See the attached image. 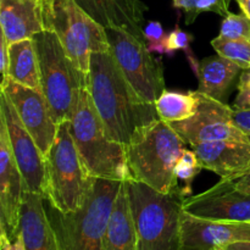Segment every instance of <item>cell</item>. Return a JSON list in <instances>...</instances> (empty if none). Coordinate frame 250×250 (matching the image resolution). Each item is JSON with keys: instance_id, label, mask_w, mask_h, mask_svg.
I'll use <instances>...</instances> for the list:
<instances>
[{"instance_id": "27", "label": "cell", "mask_w": 250, "mask_h": 250, "mask_svg": "<svg viewBox=\"0 0 250 250\" xmlns=\"http://www.w3.org/2000/svg\"><path fill=\"white\" fill-rule=\"evenodd\" d=\"M193 41H194L193 34H190L189 32L183 31V29H181V27L178 24H176L175 28L171 32H168L167 34V56H173L176 51L182 50L186 54V56H187V60L189 62V66L192 67L193 72L197 75L200 62L197 60L194 54L190 50V43Z\"/></svg>"}, {"instance_id": "8", "label": "cell", "mask_w": 250, "mask_h": 250, "mask_svg": "<svg viewBox=\"0 0 250 250\" xmlns=\"http://www.w3.org/2000/svg\"><path fill=\"white\" fill-rule=\"evenodd\" d=\"M94 182L95 177L83 165L68 122L61 124L45 156L43 199L62 212L76 211L84 204Z\"/></svg>"}, {"instance_id": "37", "label": "cell", "mask_w": 250, "mask_h": 250, "mask_svg": "<svg viewBox=\"0 0 250 250\" xmlns=\"http://www.w3.org/2000/svg\"><path fill=\"white\" fill-rule=\"evenodd\" d=\"M242 14L250 20V0H236Z\"/></svg>"}, {"instance_id": "25", "label": "cell", "mask_w": 250, "mask_h": 250, "mask_svg": "<svg viewBox=\"0 0 250 250\" xmlns=\"http://www.w3.org/2000/svg\"><path fill=\"white\" fill-rule=\"evenodd\" d=\"M211 45L217 55L229 59L243 70L250 68V42L231 41L216 37L211 41Z\"/></svg>"}, {"instance_id": "22", "label": "cell", "mask_w": 250, "mask_h": 250, "mask_svg": "<svg viewBox=\"0 0 250 250\" xmlns=\"http://www.w3.org/2000/svg\"><path fill=\"white\" fill-rule=\"evenodd\" d=\"M7 76L10 80L24 87L43 93L38 56L33 39H24L10 44Z\"/></svg>"}, {"instance_id": "6", "label": "cell", "mask_w": 250, "mask_h": 250, "mask_svg": "<svg viewBox=\"0 0 250 250\" xmlns=\"http://www.w3.org/2000/svg\"><path fill=\"white\" fill-rule=\"evenodd\" d=\"M33 42L43 94L50 105L56 125L60 126L72 117L81 94L89 87V75L72 62L53 32H39L33 37Z\"/></svg>"}, {"instance_id": "14", "label": "cell", "mask_w": 250, "mask_h": 250, "mask_svg": "<svg viewBox=\"0 0 250 250\" xmlns=\"http://www.w3.org/2000/svg\"><path fill=\"white\" fill-rule=\"evenodd\" d=\"M24 182L0 116V236L15 241L20 234Z\"/></svg>"}, {"instance_id": "4", "label": "cell", "mask_w": 250, "mask_h": 250, "mask_svg": "<svg viewBox=\"0 0 250 250\" xmlns=\"http://www.w3.org/2000/svg\"><path fill=\"white\" fill-rule=\"evenodd\" d=\"M139 250H178L183 200L180 187L161 193L146 183L126 181Z\"/></svg>"}, {"instance_id": "11", "label": "cell", "mask_w": 250, "mask_h": 250, "mask_svg": "<svg viewBox=\"0 0 250 250\" xmlns=\"http://www.w3.org/2000/svg\"><path fill=\"white\" fill-rule=\"evenodd\" d=\"M0 116L4 119L6 125L10 146L23 177L24 190L36 193L44 198L45 158L34 142L33 137L23 126L12 103L4 93L0 95Z\"/></svg>"}, {"instance_id": "29", "label": "cell", "mask_w": 250, "mask_h": 250, "mask_svg": "<svg viewBox=\"0 0 250 250\" xmlns=\"http://www.w3.org/2000/svg\"><path fill=\"white\" fill-rule=\"evenodd\" d=\"M167 34L159 21H149L143 28V39L151 53L168 55Z\"/></svg>"}, {"instance_id": "20", "label": "cell", "mask_w": 250, "mask_h": 250, "mask_svg": "<svg viewBox=\"0 0 250 250\" xmlns=\"http://www.w3.org/2000/svg\"><path fill=\"white\" fill-rule=\"evenodd\" d=\"M105 250H139L126 181L120 186L104 239Z\"/></svg>"}, {"instance_id": "3", "label": "cell", "mask_w": 250, "mask_h": 250, "mask_svg": "<svg viewBox=\"0 0 250 250\" xmlns=\"http://www.w3.org/2000/svg\"><path fill=\"white\" fill-rule=\"evenodd\" d=\"M121 183L95 178L84 204L76 211L62 212L44 200L60 250H105V232Z\"/></svg>"}, {"instance_id": "7", "label": "cell", "mask_w": 250, "mask_h": 250, "mask_svg": "<svg viewBox=\"0 0 250 250\" xmlns=\"http://www.w3.org/2000/svg\"><path fill=\"white\" fill-rule=\"evenodd\" d=\"M43 31L53 32L72 62L89 75L93 53L111 50L106 28L75 0H39Z\"/></svg>"}, {"instance_id": "26", "label": "cell", "mask_w": 250, "mask_h": 250, "mask_svg": "<svg viewBox=\"0 0 250 250\" xmlns=\"http://www.w3.org/2000/svg\"><path fill=\"white\" fill-rule=\"evenodd\" d=\"M219 38L250 42V20L243 14L229 12L220 27Z\"/></svg>"}, {"instance_id": "31", "label": "cell", "mask_w": 250, "mask_h": 250, "mask_svg": "<svg viewBox=\"0 0 250 250\" xmlns=\"http://www.w3.org/2000/svg\"><path fill=\"white\" fill-rule=\"evenodd\" d=\"M232 117H233V121L237 125V127L241 128L250 138V110L233 109Z\"/></svg>"}, {"instance_id": "9", "label": "cell", "mask_w": 250, "mask_h": 250, "mask_svg": "<svg viewBox=\"0 0 250 250\" xmlns=\"http://www.w3.org/2000/svg\"><path fill=\"white\" fill-rule=\"evenodd\" d=\"M111 51L124 75L146 102L155 104L165 88L164 67L144 39L119 28H106Z\"/></svg>"}, {"instance_id": "36", "label": "cell", "mask_w": 250, "mask_h": 250, "mask_svg": "<svg viewBox=\"0 0 250 250\" xmlns=\"http://www.w3.org/2000/svg\"><path fill=\"white\" fill-rule=\"evenodd\" d=\"M233 182L234 185L238 188H241V189L246 190V192H250V170L248 172L244 173L243 176L237 178V180H233Z\"/></svg>"}, {"instance_id": "34", "label": "cell", "mask_w": 250, "mask_h": 250, "mask_svg": "<svg viewBox=\"0 0 250 250\" xmlns=\"http://www.w3.org/2000/svg\"><path fill=\"white\" fill-rule=\"evenodd\" d=\"M214 250H250V241H236Z\"/></svg>"}, {"instance_id": "17", "label": "cell", "mask_w": 250, "mask_h": 250, "mask_svg": "<svg viewBox=\"0 0 250 250\" xmlns=\"http://www.w3.org/2000/svg\"><path fill=\"white\" fill-rule=\"evenodd\" d=\"M238 241L236 222H219L181 214L178 250H214Z\"/></svg>"}, {"instance_id": "19", "label": "cell", "mask_w": 250, "mask_h": 250, "mask_svg": "<svg viewBox=\"0 0 250 250\" xmlns=\"http://www.w3.org/2000/svg\"><path fill=\"white\" fill-rule=\"evenodd\" d=\"M0 27L10 44L43 31L39 0H0Z\"/></svg>"}, {"instance_id": "1", "label": "cell", "mask_w": 250, "mask_h": 250, "mask_svg": "<svg viewBox=\"0 0 250 250\" xmlns=\"http://www.w3.org/2000/svg\"><path fill=\"white\" fill-rule=\"evenodd\" d=\"M88 88L107 134L124 146L137 129L159 120L155 104L132 87L111 50L92 54Z\"/></svg>"}, {"instance_id": "18", "label": "cell", "mask_w": 250, "mask_h": 250, "mask_svg": "<svg viewBox=\"0 0 250 250\" xmlns=\"http://www.w3.org/2000/svg\"><path fill=\"white\" fill-rule=\"evenodd\" d=\"M20 233L26 250H60L42 195L24 192Z\"/></svg>"}, {"instance_id": "12", "label": "cell", "mask_w": 250, "mask_h": 250, "mask_svg": "<svg viewBox=\"0 0 250 250\" xmlns=\"http://www.w3.org/2000/svg\"><path fill=\"white\" fill-rule=\"evenodd\" d=\"M1 93L12 103L23 126L45 158L59 129L46 98L42 92L24 87L10 78L1 82Z\"/></svg>"}, {"instance_id": "21", "label": "cell", "mask_w": 250, "mask_h": 250, "mask_svg": "<svg viewBox=\"0 0 250 250\" xmlns=\"http://www.w3.org/2000/svg\"><path fill=\"white\" fill-rule=\"evenodd\" d=\"M243 68L224 56H209L200 61L197 77L198 92L227 104L233 83L241 76Z\"/></svg>"}, {"instance_id": "2", "label": "cell", "mask_w": 250, "mask_h": 250, "mask_svg": "<svg viewBox=\"0 0 250 250\" xmlns=\"http://www.w3.org/2000/svg\"><path fill=\"white\" fill-rule=\"evenodd\" d=\"M185 144L171 125L160 119L137 129L125 144L132 178L161 193L180 188L175 167L185 151Z\"/></svg>"}, {"instance_id": "28", "label": "cell", "mask_w": 250, "mask_h": 250, "mask_svg": "<svg viewBox=\"0 0 250 250\" xmlns=\"http://www.w3.org/2000/svg\"><path fill=\"white\" fill-rule=\"evenodd\" d=\"M200 170H203V167L200 166L199 159H198L195 151L190 150V149H185L182 156L178 160L177 165L175 167V173L177 176L178 180L183 181L186 183L183 188V192L185 194L190 195L192 193V185L193 180L198 176V173L200 172Z\"/></svg>"}, {"instance_id": "16", "label": "cell", "mask_w": 250, "mask_h": 250, "mask_svg": "<svg viewBox=\"0 0 250 250\" xmlns=\"http://www.w3.org/2000/svg\"><path fill=\"white\" fill-rule=\"evenodd\" d=\"M104 28H119L143 39L144 14L148 6L142 0H75Z\"/></svg>"}, {"instance_id": "15", "label": "cell", "mask_w": 250, "mask_h": 250, "mask_svg": "<svg viewBox=\"0 0 250 250\" xmlns=\"http://www.w3.org/2000/svg\"><path fill=\"white\" fill-rule=\"evenodd\" d=\"M200 166L233 181L250 170V141H219L192 146Z\"/></svg>"}, {"instance_id": "23", "label": "cell", "mask_w": 250, "mask_h": 250, "mask_svg": "<svg viewBox=\"0 0 250 250\" xmlns=\"http://www.w3.org/2000/svg\"><path fill=\"white\" fill-rule=\"evenodd\" d=\"M159 119L165 122L185 121L194 116L199 107L197 92H178L165 89L155 102Z\"/></svg>"}, {"instance_id": "5", "label": "cell", "mask_w": 250, "mask_h": 250, "mask_svg": "<svg viewBox=\"0 0 250 250\" xmlns=\"http://www.w3.org/2000/svg\"><path fill=\"white\" fill-rule=\"evenodd\" d=\"M68 126L83 165L90 176L120 182L133 180L127 165L125 146L107 134L89 88L81 94Z\"/></svg>"}, {"instance_id": "30", "label": "cell", "mask_w": 250, "mask_h": 250, "mask_svg": "<svg viewBox=\"0 0 250 250\" xmlns=\"http://www.w3.org/2000/svg\"><path fill=\"white\" fill-rule=\"evenodd\" d=\"M237 89L238 94L232 107L237 110H250V68L242 71Z\"/></svg>"}, {"instance_id": "24", "label": "cell", "mask_w": 250, "mask_h": 250, "mask_svg": "<svg viewBox=\"0 0 250 250\" xmlns=\"http://www.w3.org/2000/svg\"><path fill=\"white\" fill-rule=\"evenodd\" d=\"M172 2L176 9L183 11L186 24H192L203 12H215L225 17L229 12L231 0H172Z\"/></svg>"}, {"instance_id": "35", "label": "cell", "mask_w": 250, "mask_h": 250, "mask_svg": "<svg viewBox=\"0 0 250 250\" xmlns=\"http://www.w3.org/2000/svg\"><path fill=\"white\" fill-rule=\"evenodd\" d=\"M238 241H250V222H236Z\"/></svg>"}, {"instance_id": "32", "label": "cell", "mask_w": 250, "mask_h": 250, "mask_svg": "<svg viewBox=\"0 0 250 250\" xmlns=\"http://www.w3.org/2000/svg\"><path fill=\"white\" fill-rule=\"evenodd\" d=\"M9 45L10 43L5 38L4 34L1 33V39H0V70H1L2 81L9 78L7 71H9Z\"/></svg>"}, {"instance_id": "33", "label": "cell", "mask_w": 250, "mask_h": 250, "mask_svg": "<svg viewBox=\"0 0 250 250\" xmlns=\"http://www.w3.org/2000/svg\"><path fill=\"white\" fill-rule=\"evenodd\" d=\"M0 247H1V250H26L21 233L17 236L15 241H10L6 237L0 236Z\"/></svg>"}, {"instance_id": "10", "label": "cell", "mask_w": 250, "mask_h": 250, "mask_svg": "<svg viewBox=\"0 0 250 250\" xmlns=\"http://www.w3.org/2000/svg\"><path fill=\"white\" fill-rule=\"evenodd\" d=\"M199 97V107L194 116L185 121L170 122L171 127L190 146L219 141H250L237 127L232 109L225 103L195 90Z\"/></svg>"}, {"instance_id": "13", "label": "cell", "mask_w": 250, "mask_h": 250, "mask_svg": "<svg viewBox=\"0 0 250 250\" xmlns=\"http://www.w3.org/2000/svg\"><path fill=\"white\" fill-rule=\"evenodd\" d=\"M183 210L193 216L219 222H250V192L233 181L221 180L205 192L183 200Z\"/></svg>"}]
</instances>
